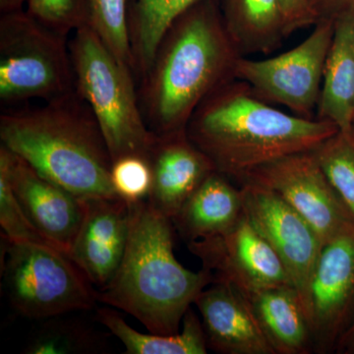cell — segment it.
Listing matches in <instances>:
<instances>
[{
	"mask_svg": "<svg viewBox=\"0 0 354 354\" xmlns=\"http://www.w3.org/2000/svg\"><path fill=\"white\" fill-rule=\"evenodd\" d=\"M241 57L223 23L218 0H202L179 16L137 82L149 129L156 135L186 130L200 104L234 80Z\"/></svg>",
	"mask_w": 354,
	"mask_h": 354,
	"instance_id": "cell-1",
	"label": "cell"
},
{
	"mask_svg": "<svg viewBox=\"0 0 354 354\" xmlns=\"http://www.w3.org/2000/svg\"><path fill=\"white\" fill-rule=\"evenodd\" d=\"M339 130L332 121L301 118L270 106L237 79L209 95L186 127L216 171L237 183L279 158L315 150Z\"/></svg>",
	"mask_w": 354,
	"mask_h": 354,
	"instance_id": "cell-2",
	"label": "cell"
},
{
	"mask_svg": "<svg viewBox=\"0 0 354 354\" xmlns=\"http://www.w3.org/2000/svg\"><path fill=\"white\" fill-rule=\"evenodd\" d=\"M1 145L82 200L118 198L101 127L75 90L36 108L0 114Z\"/></svg>",
	"mask_w": 354,
	"mask_h": 354,
	"instance_id": "cell-3",
	"label": "cell"
},
{
	"mask_svg": "<svg viewBox=\"0 0 354 354\" xmlns=\"http://www.w3.org/2000/svg\"><path fill=\"white\" fill-rule=\"evenodd\" d=\"M124 257L97 301L134 317L151 334L179 333L186 312L215 281L208 270L184 268L174 253V225L148 201L132 203Z\"/></svg>",
	"mask_w": 354,
	"mask_h": 354,
	"instance_id": "cell-4",
	"label": "cell"
},
{
	"mask_svg": "<svg viewBox=\"0 0 354 354\" xmlns=\"http://www.w3.org/2000/svg\"><path fill=\"white\" fill-rule=\"evenodd\" d=\"M75 91L101 127L113 162L127 155L148 158L155 142L140 108L137 80L88 25L69 39Z\"/></svg>",
	"mask_w": 354,
	"mask_h": 354,
	"instance_id": "cell-5",
	"label": "cell"
},
{
	"mask_svg": "<svg viewBox=\"0 0 354 354\" xmlns=\"http://www.w3.org/2000/svg\"><path fill=\"white\" fill-rule=\"evenodd\" d=\"M75 90L68 37L19 10L0 16V101H50Z\"/></svg>",
	"mask_w": 354,
	"mask_h": 354,
	"instance_id": "cell-6",
	"label": "cell"
},
{
	"mask_svg": "<svg viewBox=\"0 0 354 354\" xmlns=\"http://www.w3.org/2000/svg\"><path fill=\"white\" fill-rule=\"evenodd\" d=\"M4 248L7 291L21 315L46 319L94 308L97 290L68 254L48 244L6 236Z\"/></svg>",
	"mask_w": 354,
	"mask_h": 354,
	"instance_id": "cell-7",
	"label": "cell"
},
{
	"mask_svg": "<svg viewBox=\"0 0 354 354\" xmlns=\"http://www.w3.org/2000/svg\"><path fill=\"white\" fill-rule=\"evenodd\" d=\"M334 32L335 20H320L311 34L292 50L263 60L241 57L235 68V79L248 84L265 102L281 104L295 115L312 118L320 99Z\"/></svg>",
	"mask_w": 354,
	"mask_h": 354,
	"instance_id": "cell-8",
	"label": "cell"
},
{
	"mask_svg": "<svg viewBox=\"0 0 354 354\" xmlns=\"http://www.w3.org/2000/svg\"><path fill=\"white\" fill-rule=\"evenodd\" d=\"M274 191L308 221L325 245L354 227V220L313 151L286 156L254 169L239 181Z\"/></svg>",
	"mask_w": 354,
	"mask_h": 354,
	"instance_id": "cell-9",
	"label": "cell"
},
{
	"mask_svg": "<svg viewBox=\"0 0 354 354\" xmlns=\"http://www.w3.org/2000/svg\"><path fill=\"white\" fill-rule=\"evenodd\" d=\"M239 185L244 216L278 254L310 323L312 278L322 242L308 221L274 191L250 181Z\"/></svg>",
	"mask_w": 354,
	"mask_h": 354,
	"instance_id": "cell-10",
	"label": "cell"
},
{
	"mask_svg": "<svg viewBox=\"0 0 354 354\" xmlns=\"http://www.w3.org/2000/svg\"><path fill=\"white\" fill-rule=\"evenodd\" d=\"M354 325V227L322 247L310 295L313 353H335Z\"/></svg>",
	"mask_w": 354,
	"mask_h": 354,
	"instance_id": "cell-11",
	"label": "cell"
},
{
	"mask_svg": "<svg viewBox=\"0 0 354 354\" xmlns=\"http://www.w3.org/2000/svg\"><path fill=\"white\" fill-rule=\"evenodd\" d=\"M187 244L203 268L215 276V281H225L241 291L292 286L278 254L245 216L225 234Z\"/></svg>",
	"mask_w": 354,
	"mask_h": 354,
	"instance_id": "cell-12",
	"label": "cell"
},
{
	"mask_svg": "<svg viewBox=\"0 0 354 354\" xmlns=\"http://www.w3.org/2000/svg\"><path fill=\"white\" fill-rule=\"evenodd\" d=\"M0 165L6 169L14 194L32 225L53 246L68 254L85 215V201L39 174L2 145Z\"/></svg>",
	"mask_w": 354,
	"mask_h": 354,
	"instance_id": "cell-13",
	"label": "cell"
},
{
	"mask_svg": "<svg viewBox=\"0 0 354 354\" xmlns=\"http://www.w3.org/2000/svg\"><path fill=\"white\" fill-rule=\"evenodd\" d=\"M85 201V215L68 256L99 290L113 279L124 257L131 225L130 204L121 198Z\"/></svg>",
	"mask_w": 354,
	"mask_h": 354,
	"instance_id": "cell-14",
	"label": "cell"
},
{
	"mask_svg": "<svg viewBox=\"0 0 354 354\" xmlns=\"http://www.w3.org/2000/svg\"><path fill=\"white\" fill-rule=\"evenodd\" d=\"M152 188L148 201L158 213L174 218L215 165L194 145L186 130L156 135L148 156Z\"/></svg>",
	"mask_w": 354,
	"mask_h": 354,
	"instance_id": "cell-15",
	"label": "cell"
},
{
	"mask_svg": "<svg viewBox=\"0 0 354 354\" xmlns=\"http://www.w3.org/2000/svg\"><path fill=\"white\" fill-rule=\"evenodd\" d=\"M194 304L201 314L208 348L221 354H276L235 286L214 281Z\"/></svg>",
	"mask_w": 354,
	"mask_h": 354,
	"instance_id": "cell-16",
	"label": "cell"
},
{
	"mask_svg": "<svg viewBox=\"0 0 354 354\" xmlns=\"http://www.w3.org/2000/svg\"><path fill=\"white\" fill-rule=\"evenodd\" d=\"M241 292L274 353H313L309 320L292 286Z\"/></svg>",
	"mask_w": 354,
	"mask_h": 354,
	"instance_id": "cell-17",
	"label": "cell"
},
{
	"mask_svg": "<svg viewBox=\"0 0 354 354\" xmlns=\"http://www.w3.org/2000/svg\"><path fill=\"white\" fill-rule=\"evenodd\" d=\"M243 216L241 188L216 171L200 184L171 221L184 241L190 242L225 234Z\"/></svg>",
	"mask_w": 354,
	"mask_h": 354,
	"instance_id": "cell-18",
	"label": "cell"
},
{
	"mask_svg": "<svg viewBox=\"0 0 354 354\" xmlns=\"http://www.w3.org/2000/svg\"><path fill=\"white\" fill-rule=\"evenodd\" d=\"M316 113L342 130L354 124V13L335 20Z\"/></svg>",
	"mask_w": 354,
	"mask_h": 354,
	"instance_id": "cell-19",
	"label": "cell"
},
{
	"mask_svg": "<svg viewBox=\"0 0 354 354\" xmlns=\"http://www.w3.org/2000/svg\"><path fill=\"white\" fill-rule=\"evenodd\" d=\"M223 23L242 57L276 50L286 38L279 0H218Z\"/></svg>",
	"mask_w": 354,
	"mask_h": 354,
	"instance_id": "cell-20",
	"label": "cell"
},
{
	"mask_svg": "<svg viewBox=\"0 0 354 354\" xmlns=\"http://www.w3.org/2000/svg\"><path fill=\"white\" fill-rule=\"evenodd\" d=\"M97 319L122 342L127 354H206L209 349L202 321L191 307L184 316L183 330L174 335L140 333L109 306L97 309Z\"/></svg>",
	"mask_w": 354,
	"mask_h": 354,
	"instance_id": "cell-21",
	"label": "cell"
},
{
	"mask_svg": "<svg viewBox=\"0 0 354 354\" xmlns=\"http://www.w3.org/2000/svg\"><path fill=\"white\" fill-rule=\"evenodd\" d=\"M202 0H132L128 12L133 68L137 82L152 64L172 23Z\"/></svg>",
	"mask_w": 354,
	"mask_h": 354,
	"instance_id": "cell-22",
	"label": "cell"
},
{
	"mask_svg": "<svg viewBox=\"0 0 354 354\" xmlns=\"http://www.w3.org/2000/svg\"><path fill=\"white\" fill-rule=\"evenodd\" d=\"M131 1L90 0L87 25L116 59L134 73L128 24V12Z\"/></svg>",
	"mask_w": 354,
	"mask_h": 354,
	"instance_id": "cell-23",
	"label": "cell"
},
{
	"mask_svg": "<svg viewBox=\"0 0 354 354\" xmlns=\"http://www.w3.org/2000/svg\"><path fill=\"white\" fill-rule=\"evenodd\" d=\"M313 153L354 220V124L339 129Z\"/></svg>",
	"mask_w": 354,
	"mask_h": 354,
	"instance_id": "cell-24",
	"label": "cell"
},
{
	"mask_svg": "<svg viewBox=\"0 0 354 354\" xmlns=\"http://www.w3.org/2000/svg\"><path fill=\"white\" fill-rule=\"evenodd\" d=\"M25 6L32 17L64 36L88 24L90 0H26Z\"/></svg>",
	"mask_w": 354,
	"mask_h": 354,
	"instance_id": "cell-25",
	"label": "cell"
},
{
	"mask_svg": "<svg viewBox=\"0 0 354 354\" xmlns=\"http://www.w3.org/2000/svg\"><path fill=\"white\" fill-rule=\"evenodd\" d=\"M111 180L114 192L129 204L145 201L152 188V169L148 158L127 155L113 162Z\"/></svg>",
	"mask_w": 354,
	"mask_h": 354,
	"instance_id": "cell-26",
	"label": "cell"
},
{
	"mask_svg": "<svg viewBox=\"0 0 354 354\" xmlns=\"http://www.w3.org/2000/svg\"><path fill=\"white\" fill-rule=\"evenodd\" d=\"M0 227L9 241L37 242L53 246L26 216L14 194L6 169L0 165Z\"/></svg>",
	"mask_w": 354,
	"mask_h": 354,
	"instance_id": "cell-27",
	"label": "cell"
},
{
	"mask_svg": "<svg viewBox=\"0 0 354 354\" xmlns=\"http://www.w3.org/2000/svg\"><path fill=\"white\" fill-rule=\"evenodd\" d=\"M95 349L94 337L88 330L76 326L50 324L32 342L26 353L62 354L91 353Z\"/></svg>",
	"mask_w": 354,
	"mask_h": 354,
	"instance_id": "cell-28",
	"label": "cell"
},
{
	"mask_svg": "<svg viewBox=\"0 0 354 354\" xmlns=\"http://www.w3.org/2000/svg\"><path fill=\"white\" fill-rule=\"evenodd\" d=\"M283 19L286 36L317 23L312 0H279Z\"/></svg>",
	"mask_w": 354,
	"mask_h": 354,
	"instance_id": "cell-29",
	"label": "cell"
},
{
	"mask_svg": "<svg viewBox=\"0 0 354 354\" xmlns=\"http://www.w3.org/2000/svg\"><path fill=\"white\" fill-rule=\"evenodd\" d=\"M317 22L324 19L335 20L339 16L354 13V0H312Z\"/></svg>",
	"mask_w": 354,
	"mask_h": 354,
	"instance_id": "cell-30",
	"label": "cell"
},
{
	"mask_svg": "<svg viewBox=\"0 0 354 354\" xmlns=\"http://www.w3.org/2000/svg\"><path fill=\"white\" fill-rule=\"evenodd\" d=\"M335 353L354 354V325L339 339Z\"/></svg>",
	"mask_w": 354,
	"mask_h": 354,
	"instance_id": "cell-31",
	"label": "cell"
},
{
	"mask_svg": "<svg viewBox=\"0 0 354 354\" xmlns=\"http://www.w3.org/2000/svg\"><path fill=\"white\" fill-rule=\"evenodd\" d=\"M26 0H0V13L6 14L23 10Z\"/></svg>",
	"mask_w": 354,
	"mask_h": 354,
	"instance_id": "cell-32",
	"label": "cell"
}]
</instances>
